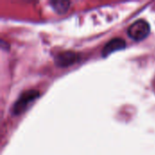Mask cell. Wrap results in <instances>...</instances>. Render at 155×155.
I'll list each match as a JSON object with an SVG mask.
<instances>
[{
    "label": "cell",
    "mask_w": 155,
    "mask_h": 155,
    "mask_svg": "<svg viewBox=\"0 0 155 155\" xmlns=\"http://www.w3.org/2000/svg\"><path fill=\"white\" fill-rule=\"evenodd\" d=\"M39 97V92L36 90H27L22 93L19 98L15 101L11 108V114L13 116H18L24 114L30 105Z\"/></svg>",
    "instance_id": "6da1fadb"
},
{
    "label": "cell",
    "mask_w": 155,
    "mask_h": 155,
    "mask_svg": "<svg viewBox=\"0 0 155 155\" xmlns=\"http://www.w3.org/2000/svg\"><path fill=\"white\" fill-rule=\"evenodd\" d=\"M151 33V26L148 22L143 19H139L133 23L127 30L130 38L134 41H142L145 39Z\"/></svg>",
    "instance_id": "7a4b0ae2"
},
{
    "label": "cell",
    "mask_w": 155,
    "mask_h": 155,
    "mask_svg": "<svg viewBox=\"0 0 155 155\" xmlns=\"http://www.w3.org/2000/svg\"><path fill=\"white\" fill-rule=\"evenodd\" d=\"M79 59L80 57L77 53L73 51H66L59 53L54 57V63L57 66L64 68L76 64L79 61Z\"/></svg>",
    "instance_id": "3957f363"
},
{
    "label": "cell",
    "mask_w": 155,
    "mask_h": 155,
    "mask_svg": "<svg viewBox=\"0 0 155 155\" xmlns=\"http://www.w3.org/2000/svg\"><path fill=\"white\" fill-rule=\"evenodd\" d=\"M125 46H126V44L123 38H114L104 46L102 50V55L104 58H105L116 51L124 49Z\"/></svg>",
    "instance_id": "277c9868"
},
{
    "label": "cell",
    "mask_w": 155,
    "mask_h": 155,
    "mask_svg": "<svg viewBox=\"0 0 155 155\" xmlns=\"http://www.w3.org/2000/svg\"><path fill=\"white\" fill-rule=\"evenodd\" d=\"M50 5L52 6V8L54 9V11L55 13H57L58 15H64L65 14L71 5V2L69 1H62V0H58V1H51Z\"/></svg>",
    "instance_id": "5b68a950"
}]
</instances>
